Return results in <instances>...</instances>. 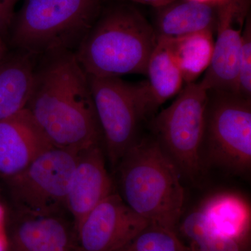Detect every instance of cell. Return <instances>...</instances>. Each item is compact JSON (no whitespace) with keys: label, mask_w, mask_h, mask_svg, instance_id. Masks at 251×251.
<instances>
[{"label":"cell","mask_w":251,"mask_h":251,"mask_svg":"<svg viewBox=\"0 0 251 251\" xmlns=\"http://www.w3.org/2000/svg\"><path fill=\"white\" fill-rule=\"evenodd\" d=\"M234 93L251 99V21L249 16L243 31Z\"/></svg>","instance_id":"20"},{"label":"cell","mask_w":251,"mask_h":251,"mask_svg":"<svg viewBox=\"0 0 251 251\" xmlns=\"http://www.w3.org/2000/svg\"><path fill=\"white\" fill-rule=\"evenodd\" d=\"M244 244L245 242L240 239L215 234L200 242L192 243L189 247L191 251H245Z\"/></svg>","instance_id":"22"},{"label":"cell","mask_w":251,"mask_h":251,"mask_svg":"<svg viewBox=\"0 0 251 251\" xmlns=\"http://www.w3.org/2000/svg\"><path fill=\"white\" fill-rule=\"evenodd\" d=\"M10 244L9 238L2 228H0V251H9Z\"/></svg>","instance_id":"25"},{"label":"cell","mask_w":251,"mask_h":251,"mask_svg":"<svg viewBox=\"0 0 251 251\" xmlns=\"http://www.w3.org/2000/svg\"><path fill=\"white\" fill-rule=\"evenodd\" d=\"M214 32L205 30L167 39L184 82L192 83L206 72L212 59Z\"/></svg>","instance_id":"18"},{"label":"cell","mask_w":251,"mask_h":251,"mask_svg":"<svg viewBox=\"0 0 251 251\" xmlns=\"http://www.w3.org/2000/svg\"><path fill=\"white\" fill-rule=\"evenodd\" d=\"M250 0H221L218 11L214 52L201 81L206 90L234 92L243 31L249 16Z\"/></svg>","instance_id":"10"},{"label":"cell","mask_w":251,"mask_h":251,"mask_svg":"<svg viewBox=\"0 0 251 251\" xmlns=\"http://www.w3.org/2000/svg\"><path fill=\"white\" fill-rule=\"evenodd\" d=\"M120 1H131V2L140 3V4L149 5L153 7L160 8L165 5L169 4L175 0H117Z\"/></svg>","instance_id":"24"},{"label":"cell","mask_w":251,"mask_h":251,"mask_svg":"<svg viewBox=\"0 0 251 251\" xmlns=\"http://www.w3.org/2000/svg\"><path fill=\"white\" fill-rule=\"evenodd\" d=\"M78 153L52 147L23 171L6 179L18 212L60 215L67 209L69 184Z\"/></svg>","instance_id":"7"},{"label":"cell","mask_w":251,"mask_h":251,"mask_svg":"<svg viewBox=\"0 0 251 251\" xmlns=\"http://www.w3.org/2000/svg\"><path fill=\"white\" fill-rule=\"evenodd\" d=\"M25 108L56 148L79 153L103 139L88 76L73 51L39 56Z\"/></svg>","instance_id":"1"},{"label":"cell","mask_w":251,"mask_h":251,"mask_svg":"<svg viewBox=\"0 0 251 251\" xmlns=\"http://www.w3.org/2000/svg\"><path fill=\"white\" fill-rule=\"evenodd\" d=\"M0 63H1V62H0Z\"/></svg>","instance_id":"29"},{"label":"cell","mask_w":251,"mask_h":251,"mask_svg":"<svg viewBox=\"0 0 251 251\" xmlns=\"http://www.w3.org/2000/svg\"><path fill=\"white\" fill-rule=\"evenodd\" d=\"M113 192V183L107 171L100 145L79 152L66 202L67 209L74 218L75 229L92 209Z\"/></svg>","instance_id":"12"},{"label":"cell","mask_w":251,"mask_h":251,"mask_svg":"<svg viewBox=\"0 0 251 251\" xmlns=\"http://www.w3.org/2000/svg\"><path fill=\"white\" fill-rule=\"evenodd\" d=\"M39 57L17 50L0 63V121L26 108Z\"/></svg>","instance_id":"15"},{"label":"cell","mask_w":251,"mask_h":251,"mask_svg":"<svg viewBox=\"0 0 251 251\" xmlns=\"http://www.w3.org/2000/svg\"><path fill=\"white\" fill-rule=\"evenodd\" d=\"M200 206L218 234L246 242L251 228V213L250 205L244 198L234 193H216Z\"/></svg>","instance_id":"16"},{"label":"cell","mask_w":251,"mask_h":251,"mask_svg":"<svg viewBox=\"0 0 251 251\" xmlns=\"http://www.w3.org/2000/svg\"><path fill=\"white\" fill-rule=\"evenodd\" d=\"M52 147L27 109L0 121V176L12 177Z\"/></svg>","instance_id":"11"},{"label":"cell","mask_w":251,"mask_h":251,"mask_svg":"<svg viewBox=\"0 0 251 251\" xmlns=\"http://www.w3.org/2000/svg\"><path fill=\"white\" fill-rule=\"evenodd\" d=\"M149 225L113 192L84 218L75 231L81 251H118Z\"/></svg>","instance_id":"9"},{"label":"cell","mask_w":251,"mask_h":251,"mask_svg":"<svg viewBox=\"0 0 251 251\" xmlns=\"http://www.w3.org/2000/svg\"><path fill=\"white\" fill-rule=\"evenodd\" d=\"M6 56V48L5 46L2 36L0 34V62L5 58Z\"/></svg>","instance_id":"26"},{"label":"cell","mask_w":251,"mask_h":251,"mask_svg":"<svg viewBox=\"0 0 251 251\" xmlns=\"http://www.w3.org/2000/svg\"><path fill=\"white\" fill-rule=\"evenodd\" d=\"M18 218L9 237L14 251H81L75 229L60 215Z\"/></svg>","instance_id":"13"},{"label":"cell","mask_w":251,"mask_h":251,"mask_svg":"<svg viewBox=\"0 0 251 251\" xmlns=\"http://www.w3.org/2000/svg\"><path fill=\"white\" fill-rule=\"evenodd\" d=\"M202 156L206 168L241 176L250 173L251 99L228 91L207 90Z\"/></svg>","instance_id":"5"},{"label":"cell","mask_w":251,"mask_h":251,"mask_svg":"<svg viewBox=\"0 0 251 251\" xmlns=\"http://www.w3.org/2000/svg\"><path fill=\"white\" fill-rule=\"evenodd\" d=\"M19 0H0V34L9 32L15 16V7Z\"/></svg>","instance_id":"23"},{"label":"cell","mask_w":251,"mask_h":251,"mask_svg":"<svg viewBox=\"0 0 251 251\" xmlns=\"http://www.w3.org/2000/svg\"><path fill=\"white\" fill-rule=\"evenodd\" d=\"M207 90L201 82L186 84L168 108L153 117V138L182 177L198 182L205 175L202 139Z\"/></svg>","instance_id":"6"},{"label":"cell","mask_w":251,"mask_h":251,"mask_svg":"<svg viewBox=\"0 0 251 251\" xmlns=\"http://www.w3.org/2000/svg\"><path fill=\"white\" fill-rule=\"evenodd\" d=\"M149 90L157 108L182 90L184 81L167 38L158 36L147 67Z\"/></svg>","instance_id":"17"},{"label":"cell","mask_w":251,"mask_h":251,"mask_svg":"<svg viewBox=\"0 0 251 251\" xmlns=\"http://www.w3.org/2000/svg\"><path fill=\"white\" fill-rule=\"evenodd\" d=\"M179 229L183 235L189 240L190 244L218 234L209 216L201 206L185 218Z\"/></svg>","instance_id":"21"},{"label":"cell","mask_w":251,"mask_h":251,"mask_svg":"<svg viewBox=\"0 0 251 251\" xmlns=\"http://www.w3.org/2000/svg\"><path fill=\"white\" fill-rule=\"evenodd\" d=\"M87 76L107 154L115 167L138 140L143 121L133 83L119 77Z\"/></svg>","instance_id":"8"},{"label":"cell","mask_w":251,"mask_h":251,"mask_svg":"<svg viewBox=\"0 0 251 251\" xmlns=\"http://www.w3.org/2000/svg\"><path fill=\"white\" fill-rule=\"evenodd\" d=\"M118 251H191L175 231L149 225Z\"/></svg>","instance_id":"19"},{"label":"cell","mask_w":251,"mask_h":251,"mask_svg":"<svg viewBox=\"0 0 251 251\" xmlns=\"http://www.w3.org/2000/svg\"><path fill=\"white\" fill-rule=\"evenodd\" d=\"M195 1H203V2H209V1H219L221 0H195Z\"/></svg>","instance_id":"28"},{"label":"cell","mask_w":251,"mask_h":251,"mask_svg":"<svg viewBox=\"0 0 251 251\" xmlns=\"http://www.w3.org/2000/svg\"><path fill=\"white\" fill-rule=\"evenodd\" d=\"M103 0H25L15 14L14 47L40 56L54 50L75 52L101 11Z\"/></svg>","instance_id":"4"},{"label":"cell","mask_w":251,"mask_h":251,"mask_svg":"<svg viewBox=\"0 0 251 251\" xmlns=\"http://www.w3.org/2000/svg\"><path fill=\"white\" fill-rule=\"evenodd\" d=\"M117 166L126 204L149 224L176 232L184 204L182 176L156 140L138 139Z\"/></svg>","instance_id":"2"},{"label":"cell","mask_w":251,"mask_h":251,"mask_svg":"<svg viewBox=\"0 0 251 251\" xmlns=\"http://www.w3.org/2000/svg\"><path fill=\"white\" fill-rule=\"evenodd\" d=\"M158 36L134 6L117 3L100 11L75 54L87 75H146Z\"/></svg>","instance_id":"3"},{"label":"cell","mask_w":251,"mask_h":251,"mask_svg":"<svg viewBox=\"0 0 251 251\" xmlns=\"http://www.w3.org/2000/svg\"><path fill=\"white\" fill-rule=\"evenodd\" d=\"M219 2L175 0L158 8L153 27L157 36L174 39L202 31L215 32Z\"/></svg>","instance_id":"14"},{"label":"cell","mask_w":251,"mask_h":251,"mask_svg":"<svg viewBox=\"0 0 251 251\" xmlns=\"http://www.w3.org/2000/svg\"><path fill=\"white\" fill-rule=\"evenodd\" d=\"M4 210L3 206L0 204V228H2V224L4 222Z\"/></svg>","instance_id":"27"}]
</instances>
